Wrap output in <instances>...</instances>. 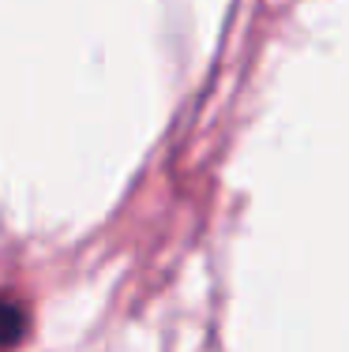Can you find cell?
I'll list each match as a JSON object with an SVG mask.
<instances>
[{"label":"cell","mask_w":349,"mask_h":352,"mask_svg":"<svg viewBox=\"0 0 349 352\" xmlns=\"http://www.w3.org/2000/svg\"><path fill=\"white\" fill-rule=\"evenodd\" d=\"M19 338H23V311L12 304V300L0 296V352L12 349Z\"/></svg>","instance_id":"1"}]
</instances>
